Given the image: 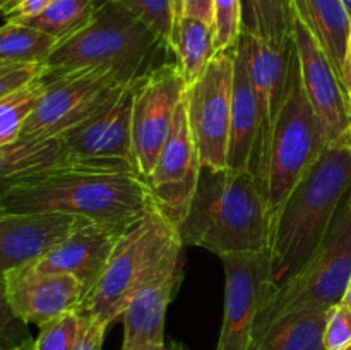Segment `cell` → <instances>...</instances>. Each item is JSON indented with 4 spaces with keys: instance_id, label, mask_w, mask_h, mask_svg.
<instances>
[{
    "instance_id": "6da1fadb",
    "label": "cell",
    "mask_w": 351,
    "mask_h": 350,
    "mask_svg": "<svg viewBox=\"0 0 351 350\" xmlns=\"http://www.w3.org/2000/svg\"><path fill=\"white\" fill-rule=\"evenodd\" d=\"M351 192V148L329 143L271 216L269 253L274 294L314 256Z\"/></svg>"
},
{
    "instance_id": "7a4b0ae2",
    "label": "cell",
    "mask_w": 351,
    "mask_h": 350,
    "mask_svg": "<svg viewBox=\"0 0 351 350\" xmlns=\"http://www.w3.org/2000/svg\"><path fill=\"white\" fill-rule=\"evenodd\" d=\"M177 230L184 246L204 247L218 257L263 253L269 246L271 218L249 170L202 167L191 208Z\"/></svg>"
},
{
    "instance_id": "3957f363",
    "label": "cell",
    "mask_w": 351,
    "mask_h": 350,
    "mask_svg": "<svg viewBox=\"0 0 351 350\" xmlns=\"http://www.w3.org/2000/svg\"><path fill=\"white\" fill-rule=\"evenodd\" d=\"M136 174L65 167L31 177L0 196V211L60 213L96 223L127 225L149 206Z\"/></svg>"
},
{
    "instance_id": "277c9868",
    "label": "cell",
    "mask_w": 351,
    "mask_h": 350,
    "mask_svg": "<svg viewBox=\"0 0 351 350\" xmlns=\"http://www.w3.org/2000/svg\"><path fill=\"white\" fill-rule=\"evenodd\" d=\"M160 55L170 54L146 24L119 3L101 0L84 27L58 41L43 64L41 78L103 71L122 82H132L160 65Z\"/></svg>"
},
{
    "instance_id": "5b68a950",
    "label": "cell",
    "mask_w": 351,
    "mask_h": 350,
    "mask_svg": "<svg viewBox=\"0 0 351 350\" xmlns=\"http://www.w3.org/2000/svg\"><path fill=\"white\" fill-rule=\"evenodd\" d=\"M182 249L177 226L151 201L122 230L101 278L86 295L79 312L110 328L122 318L134 294Z\"/></svg>"
},
{
    "instance_id": "8992f818",
    "label": "cell",
    "mask_w": 351,
    "mask_h": 350,
    "mask_svg": "<svg viewBox=\"0 0 351 350\" xmlns=\"http://www.w3.org/2000/svg\"><path fill=\"white\" fill-rule=\"evenodd\" d=\"M351 278V192L343 201L314 256L271 299L261 321L263 336L271 323L295 312H329L343 302ZM254 349V347H252Z\"/></svg>"
},
{
    "instance_id": "52a82bcc",
    "label": "cell",
    "mask_w": 351,
    "mask_h": 350,
    "mask_svg": "<svg viewBox=\"0 0 351 350\" xmlns=\"http://www.w3.org/2000/svg\"><path fill=\"white\" fill-rule=\"evenodd\" d=\"M328 146L322 126L305 95L300 64L291 50L285 98L271 144L266 202L269 218L290 196L308 168Z\"/></svg>"
},
{
    "instance_id": "ba28073f",
    "label": "cell",
    "mask_w": 351,
    "mask_h": 350,
    "mask_svg": "<svg viewBox=\"0 0 351 350\" xmlns=\"http://www.w3.org/2000/svg\"><path fill=\"white\" fill-rule=\"evenodd\" d=\"M41 79L43 93L24 124L21 139L62 137L96 115L129 84L103 71Z\"/></svg>"
},
{
    "instance_id": "9c48e42d",
    "label": "cell",
    "mask_w": 351,
    "mask_h": 350,
    "mask_svg": "<svg viewBox=\"0 0 351 350\" xmlns=\"http://www.w3.org/2000/svg\"><path fill=\"white\" fill-rule=\"evenodd\" d=\"M239 48L245 57L254 96H256V137H254L249 170L266 199L271 144L285 98L293 40L285 48L271 47L269 43L261 40L247 24H243Z\"/></svg>"
},
{
    "instance_id": "30bf717a",
    "label": "cell",
    "mask_w": 351,
    "mask_h": 350,
    "mask_svg": "<svg viewBox=\"0 0 351 350\" xmlns=\"http://www.w3.org/2000/svg\"><path fill=\"white\" fill-rule=\"evenodd\" d=\"M225 307L216 350H252L261 321L274 295L269 253L221 256Z\"/></svg>"
},
{
    "instance_id": "8fae6325",
    "label": "cell",
    "mask_w": 351,
    "mask_h": 350,
    "mask_svg": "<svg viewBox=\"0 0 351 350\" xmlns=\"http://www.w3.org/2000/svg\"><path fill=\"white\" fill-rule=\"evenodd\" d=\"M233 84L235 50L215 54L202 78L185 89V112L202 167H228Z\"/></svg>"
},
{
    "instance_id": "7c38bea8",
    "label": "cell",
    "mask_w": 351,
    "mask_h": 350,
    "mask_svg": "<svg viewBox=\"0 0 351 350\" xmlns=\"http://www.w3.org/2000/svg\"><path fill=\"white\" fill-rule=\"evenodd\" d=\"M185 89L184 78L173 60L161 62L137 79L132 108V163L143 180L153 170L170 137Z\"/></svg>"
},
{
    "instance_id": "4fadbf2b",
    "label": "cell",
    "mask_w": 351,
    "mask_h": 350,
    "mask_svg": "<svg viewBox=\"0 0 351 350\" xmlns=\"http://www.w3.org/2000/svg\"><path fill=\"white\" fill-rule=\"evenodd\" d=\"M136 86L137 79L129 82L96 115L62 136L72 163L81 168L136 174L132 163V108Z\"/></svg>"
},
{
    "instance_id": "5bb4252c",
    "label": "cell",
    "mask_w": 351,
    "mask_h": 350,
    "mask_svg": "<svg viewBox=\"0 0 351 350\" xmlns=\"http://www.w3.org/2000/svg\"><path fill=\"white\" fill-rule=\"evenodd\" d=\"M201 168V158L182 100L170 137L158 154L153 170L144 180L153 205L175 226L184 222L191 208Z\"/></svg>"
},
{
    "instance_id": "9a60e30c",
    "label": "cell",
    "mask_w": 351,
    "mask_h": 350,
    "mask_svg": "<svg viewBox=\"0 0 351 350\" xmlns=\"http://www.w3.org/2000/svg\"><path fill=\"white\" fill-rule=\"evenodd\" d=\"M291 40L300 64L305 95L321 122L326 144L339 141L351 127L348 93L317 38L295 12Z\"/></svg>"
},
{
    "instance_id": "2e32d148",
    "label": "cell",
    "mask_w": 351,
    "mask_h": 350,
    "mask_svg": "<svg viewBox=\"0 0 351 350\" xmlns=\"http://www.w3.org/2000/svg\"><path fill=\"white\" fill-rule=\"evenodd\" d=\"M2 280L14 312L26 325L43 326L65 312L79 311L86 297L75 277L47 273L31 264L9 271Z\"/></svg>"
},
{
    "instance_id": "e0dca14e",
    "label": "cell",
    "mask_w": 351,
    "mask_h": 350,
    "mask_svg": "<svg viewBox=\"0 0 351 350\" xmlns=\"http://www.w3.org/2000/svg\"><path fill=\"white\" fill-rule=\"evenodd\" d=\"M84 222L89 220L60 213L0 211V278L36 263Z\"/></svg>"
},
{
    "instance_id": "ac0fdd59",
    "label": "cell",
    "mask_w": 351,
    "mask_h": 350,
    "mask_svg": "<svg viewBox=\"0 0 351 350\" xmlns=\"http://www.w3.org/2000/svg\"><path fill=\"white\" fill-rule=\"evenodd\" d=\"M123 229L125 225L84 222L31 266L47 273L72 275L88 295L101 278Z\"/></svg>"
},
{
    "instance_id": "d6986e66",
    "label": "cell",
    "mask_w": 351,
    "mask_h": 350,
    "mask_svg": "<svg viewBox=\"0 0 351 350\" xmlns=\"http://www.w3.org/2000/svg\"><path fill=\"white\" fill-rule=\"evenodd\" d=\"M182 253L171 256L154 277L134 294L123 311L120 350H165L167 309L180 281Z\"/></svg>"
},
{
    "instance_id": "ffe728a7",
    "label": "cell",
    "mask_w": 351,
    "mask_h": 350,
    "mask_svg": "<svg viewBox=\"0 0 351 350\" xmlns=\"http://www.w3.org/2000/svg\"><path fill=\"white\" fill-rule=\"evenodd\" d=\"M293 12L317 38L319 45L331 60L339 81L351 95L348 71V43L351 19L343 0H291Z\"/></svg>"
},
{
    "instance_id": "44dd1931",
    "label": "cell",
    "mask_w": 351,
    "mask_h": 350,
    "mask_svg": "<svg viewBox=\"0 0 351 350\" xmlns=\"http://www.w3.org/2000/svg\"><path fill=\"white\" fill-rule=\"evenodd\" d=\"M65 167H77L71 161L62 137L19 139L0 146V196L31 177Z\"/></svg>"
},
{
    "instance_id": "7402d4cb",
    "label": "cell",
    "mask_w": 351,
    "mask_h": 350,
    "mask_svg": "<svg viewBox=\"0 0 351 350\" xmlns=\"http://www.w3.org/2000/svg\"><path fill=\"white\" fill-rule=\"evenodd\" d=\"M256 137V96L245 57L235 48V84H233L232 129H230L228 168L249 170ZM250 172V170H249Z\"/></svg>"
},
{
    "instance_id": "603a6c76",
    "label": "cell",
    "mask_w": 351,
    "mask_h": 350,
    "mask_svg": "<svg viewBox=\"0 0 351 350\" xmlns=\"http://www.w3.org/2000/svg\"><path fill=\"white\" fill-rule=\"evenodd\" d=\"M170 54L184 78L185 88H191L202 78L216 54L211 24L195 17L178 16L171 36Z\"/></svg>"
},
{
    "instance_id": "cb8c5ba5",
    "label": "cell",
    "mask_w": 351,
    "mask_h": 350,
    "mask_svg": "<svg viewBox=\"0 0 351 350\" xmlns=\"http://www.w3.org/2000/svg\"><path fill=\"white\" fill-rule=\"evenodd\" d=\"M328 312H295L271 323L252 350H326Z\"/></svg>"
},
{
    "instance_id": "d4e9b609",
    "label": "cell",
    "mask_w": 351,
    "mask_h": 350,
    "mask_svg": "<svg viewBox=\"0 0 351 350\" xmlns=\"http://www.w3.org/2000/svg\"><path fill=\"white\" fill-rule=\"evenodd\" d=\"M57 43L53 36L38 27L5 21L0 26V62L43 65Z\"/></svg>"
},
{
    "instance_id": "484cf974",
    "label": "cell",
    "mask_w": 351,
    "mask_h": 350,
    "mask_svg": "<svg viewBox=\"0 0 351 350\" xmlns=\"http://www.w3.org/2000/svg\"><path fill=\"white\" fill-rule=\"evenodd\" d=\"M101 0H50L40 16L24 24L45 31L57 41L65 40L84 27L98 10Z\"/></svg>"
},
{
    "instance_id": "4316f807",
    "label": "cell",
    "mask_w": 351,
    "mask_h": 350,
    "mask_svg": "<svg viewBox=\"0 0 351 350\" xmlns=\"http://www.w3.org/2000/svg\"><path fill=\"white\" fill-rule=\"evenodd\" d=\"M249 10L250 21L245 24L261 40L276 48L291 43V0H249Z\"/></svg>"
},
{
    "instance_id": "83f0119b",
    "label": "cell",
    "mask_w": 351,
    "mask_h": 350,
    "mask_svg": "<svg viewBox=\"0 0 351 350\" xmlns=\"http://www.w3.org/2000/svg\"><path fill=\"white\" fill-rule=\"evenodd\" d=\"M41 93H43V79L38 78L24 88L0 100V146L21 139L24 124L36 106Z\"/></svg>"
},
{
    "instance_id": "f1b7e54d",
    "label": "cell",
    "mask_w": 351,
    "mask_h": 350,
    "mask_svg": "<svg viewBox=\"0 0 351 350\" xmlns=\"http://www.w3.org/2000/svg\"><path fill=\"white\" fill-rule=\"evenodd\" d=\"M146 24L170 54L171 36L178 17L177 0H112ZM171 55V54H170Z\"/></svg>"
},
{
    "instance_id": "f546056e",
    "label": "cell",
    "mask_w": 351,
    "mask_h": 350,
    "mask_svg": "<svg viewBox=\"0 0 351 350\" xmlns=\"http://www.w3.org/2000/svg\"><path fill=\"white\" fill-rule=\"evenodd\" d=\"M242 0H213V45L215 51H232L243 30Z\"/></svg>"
},
{
    "instance_id": "4dcf8cb0",
    "label": "cell",
    "mask_w": 351,
    "mask_h": 350,
    "mask_svg": "<svg viewBox=\"0 0 351 350\" xmlns=\"http://www.w3.org/2000/svg\"><path fill=\"white\" fill-rule=\"evenodd\" d=\"M86 326V316L79 311L65 312L40 326L34 338L36 350H74Z\"/></svg>"
},
{
    "instance_id": "1f68e13d",
    "label": "cell",
    "mask_w": 351,
    "mask_h": 350,
    "mask_svg": "<svg viewBox=\"0 0 351 350\" xmlns=\"http://www.w3.org/2000/svg\"><path fill=\"white\" fill-rule=\"evenodd\" d=\"M31 340L27 325L14 312L7 297L5 285L0 278V350L12 349Z\"/></svg>"
},
{
    "instance_id": "d6a6232c",
    "label": "cell",
    "mask_w": 351,
    "mask_h": 350,
    "mask_svg": "<svg viewBox=\"0 0 351 350\" xmlns=\"http://www.w3.org/2000/svg\"><path fill=\"white\" fill-rule=\"evenodd\" d=\"M322 340L326 350L351 349V309L345 302H339L328 312Z\"/></svg>"
},
{
    "instance_id": "836d02e7",
    "label": "cell",
    "mask_w": 351,
    "mask_h": 350,
    "mask_svg": "<svg viewBox=\"0 0 351 350\" xmlns=\"http://www.w3.org/2000/svg\"><path fill=\"white\" fill-rule=\"evenodd\" d=\"M41 75H43V65L41 64L0 62V100L5 98L10 93L17 91V89L24 88Z\"/></svg>"
},
{
    "instance_id": "e575fe53",
    "label": "cell",
    "mask_w": 351,
    "mask_h": 350,
    "mask_svg": "<svg viewBox=\"0 0 351 350\" xmlns=\"http://www.w3.org/2000/svg\"><path fill=\"white\" fill-rule=\"evenodd\" d=\"M50 0H0V17L7 23H26L40 16Z\"/></svg>"
},
{
    "instance_id": "d590c367",
    "label": "cell",
    "mask_w": 351,
    "mask_h": 350,
    "mask_svg": "<svg viewBox=\"0 0 351 350\" xmlns=\"http://www.w3.org/2000/svg\"><path fill=\"white\" fill-rule=\"evenodd\" d=\"M106 329H108V326L105 323L86 316L84 331H82L81 338H79L74 350H101L103 342H105Z\"/></svg>"
},
{
    "instance_id": "8d00e7d4",
    "label": "cell",
    "mask_w": 351,
    "mask_h": 350,
    "mask_svg": "<svg viewBox=\"0 0 351 350\" xmlns=\"http://www.w3.org/2000/svg\"><path fill=\"white\" fill-rule=\"evenodd\" d=\"M178 16L195 17L211 24L213 0H177Z\"/></svg>"
},
{
    "instance_id": "74e56055",
    "label": "cell",
    "mask_w": 351,
    "mask_h": 350,
    "mask_svg": "<svg viewBox=\"0 0 351 350\" xmlns=\"http://www.w3.org/2000/svg\"><path fill=\"white\" fill-rule=\"evenodd\" d=\"M7 350H36V349H34V340L31 338V340H27V342L21 343V345L12 347V349H7Z\"/></svg>"
},
{
    "instance_id": "f35d334b",
    "label": "cell",
    "mask_w": 351,
    "mask_h": 350,
    "mask_svg": "<svg viewBox=\"0 0 351 350\" xmlns=\"http://www.w3.org/2000/svg\"><path fill=\"white\" fill-rule=\"evenodd\" d=\"M343 302H345V304L351 309V278H350V283H348V288H346V294H345V299H343Z\"/></svg>"
},
{
    "instance_id": "ab89813d",
    "label": "cell",
    "mask_w": 351,
    "mask_h": 350,
    "mask_svg": "<svg viewBox=\"0 0 351 350\" xmlns=\"http://www.w3.org/2000/svg\"><path fill=\"white\" fill-rule=\"evenodd\" d=\"M341 139H343V141H345V143H346V144H348V146L351 148V127H350V129H348V130H346V132H345V136H343V137H341Z\"/></svg>"
},
{
    "instance_id": "60d3db41",
    "label": "cell",
    "mask_w": 351,
    "mask_h": 350,
    "mask_svg": "<svg viewBox=\"0 0 351 350\" xmlns=\"http://www.w3.org/2000/svg\"><path fill=\"white\" fill-rule=\"evenodd\" d=\"M348 71H350V78H351V36H350V43H348Z\"/></svg>"
},
{
    "instance_id": "b9f144b4",
    "label": "cell",
    "mask_w": 351,
    "mask_h": 350,
    "mask_svg": "<svg viewBox=\"0 0 351 350\" xmlns=\"http://www.w3.org/2000/svg\"><path fill=\"white\" fill-rule=\"evenodd\" d=\"M343 3H345V9H346V12H348V16L351 19V0H343Z\"/></svg>"
},
{
    "instance_id": "7bdbcfd3",
    "label": "cell",
    "mask_w": 351,
    "mask_h": 350,
    "mask_svg": "<svg viewBox=\"0 0 351 350\" xmlns=\"http://www.w3.org/2000/svg\"><path fill=\"white\" fill-rule=\"evenodd\" d=\"M165 350H178V349L173 345V347H167V349H165Z\"/></svg>"
},
{
    "instance_id": "ee69618b",
    "label": "cell",
    "mask_w": 351,
    "mask_h": 350,
    "mask_svg": "<svg viewBox=\"0 0 351 350\" xmlns=\"http://www.w3.org/2000/svg\"><path fill=\"white\" fill-rule=\"evenodd\" d=\"M350 108H351V95H350Z\"/></svg>"
},
{
    "instance_id": "f6af8a7d",
    "label": "cell",
    "mask_w": 351,
    "mask_h": 350,
    "mask_svg": "<svg viewBox=\"0 0 351 350\" xmlns=\"http://www.w3.org/2000/svg\"><path fill=\"white\" fill-rule=\"evenodd\" d=\"M350 350H351V349H350Z\"/></svg>"
}]
</instances>
